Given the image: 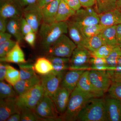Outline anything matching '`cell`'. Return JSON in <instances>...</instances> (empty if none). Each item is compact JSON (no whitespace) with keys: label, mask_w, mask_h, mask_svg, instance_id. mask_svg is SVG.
Returning a JSON list of instances; mask_svg holds the SVG:
<instances>
[{"label":"cell","mask_w":121,"mask_h":121,"mask_svg":"<svg viewBox=\"0 0 121 121\" xmlns=\"http://www.w3.org/2000/svg\"><path fill=\"white\" fill-rule=\"evenodd\" d=\"M95 97L76 87L71 94L66 111L60 117L62 121H77L80 111L90 99Z\"/></svg>","instance_id":"6da1fadb"},{"label":"cell","mask_w":121,"mask_h":121,"mask_svg":"<svg viewBox=\"0 0 121 121\" xmlns=\"http://www.w3.org/2000/svg\"><path fill=\"white\" fill-rule=\"evenodd\" d=\"M68 32L67 22H55L51 24L43 22L39 30L42 48L47 52L52 44L63 34Z\"/></svg>","instance_id":"7a4b0ae2"},{"label":"cell","mask_w":121,"mask_h":121,"mask_svg":"<svg viewBox=\"0 0 121 121\" xmlns=\"http://www.w3.org/2000/svg\"><path fill=\"white\" fill-rule=\"evenodd\" d=\"M77 121H107L105 99L101 97L90 99L79 114Z\"/></svg>","instance_id":"3957f363"},{"label":"cell","mask_w":121,"mask_h":121,"mask_svg":"<svg viewBox=\"0 0 121 121\" xmlns=\"http://www.w3.org/2000/svg\"><path fill=\"white\" fill-rule=\"evenodd\" d=\"M34 111L40 121H62L52 99L45 92Z\"/></svg>","instance_id":"277c9868"},{"label":"cell","mask_w":121,"mask_h":121,"mask_svg":"<svg viewBox=\"0 0 121 121\" xmlns=\"http://www.w3.org/2000/svg\"><path fill=\"white\" fill-rule=\"evenodd\" d=\"M77 46L65 34L62 35L50 47L48 55L70 58Z\"/></svg>","instance_id":"5b68a950"},{"label":"cell","mask_w":121,"mask_h":121,"mask_svg":"<svg viewBox=\"0 0 121 121\" xmlns=\"http://www.w3.org/2000/svg\"><path fill=\"white\" fill-rule=\"evenodd\" d=\"M91 52L82 46H77L70 58L69 70L90 69Z\"/></svg>","instance_id":"8992f818"},{"label":"cell","mask_w":121,"mask_h":121,"mask_svg":"<svg viewBox=\"0 0 121 121\" xmlns=\"http://www.w3.org/2000/svg\"><path fill=\"white\" fill-rule=\"evenodd\" d=\"M45 93L41 82L25 93L18 95L17 101L20 104L34 110Z\"/></svg>","instance_id":"52a82bcc"},{"label":"cell","mask_w":121,"mask_h":121,"mask_svg":"<svg viewBox=\"0 0 121 121\" xmlns=\"http://www.w3.org/2000/svg\"><path fill=\"white\" fill-rule=\"evenodd\" d=\"M23 7L17 0H0V17L5 19H21L23 16Z\"/></svg>","instance_id":"ba28073f"},{"label":"cell","mask_w":121,"mask_h":121,"mask_svg":"<svg viewBox=\"0 0 121 121\" xmlns=\"http://www.w3.org/2000/svg\"><path fill=\"white\" fill-rule=\"evenodd\" d=\"M89 76L95 87L104 94L107 92L112 82L111 76L107 71L90 69Z\"/></svg>","instance_id":"9c48e42d"},{"label":"cell","mask_w":121,"mask_h":121,"mask_svg":"<svg viewBox=\"0 0 121 121\" xmlns=\"http://www.w3.org/2000/svg\"><path fill=\"white\" fill-rule=\"evenodd\" d=\"M64 74L58 75L51 72L45 75L40 76L41 83L45 92L52 99L60 86Z\"/></svg>","instance_id":"30bf717a"},{"label":"cell","mask_w":121,"mask_h":121,"mask_svg":"<svg viewBox=\"0 0 121 121\" xmlns=\"http://www.w3.org/2000/svg\"><path fill=\"white\" fill-rule=\"evenodd\" d=\"M23 16L34 31L37 33L43 21L41 9L36 4L28 5L23 9Z\"/></svg>","instance_id":"8fae6325"},{"label":"cell","mask_w":121,"mask_h":121,"mask_svg":"<svg viewBox=\"0 0 121 121\" xmlns=\"http://www.w3.org/2000/svg\"><path fill=\"white\" fill-rule=\"evenodd\" d=\"M20 112L17 97L0 99V121H7L12 115Z\"/></svg>","instance_id":"7c38bea8"},{"label":"cell","mask_w":121,"mask_h":121,"mask_svg":"<svg viewBox=\"0 0 121 121\" xmlns=\"http://www.w3.org/2000/svg\"><path fill=\"white\" fill-rule=\"evenodd\" d=\"M71 20L83 28L91 25L99 24V18L98 14H91L86 9H78L72 17Z\"/></svg>","instance_id":"4fadbf2b"},{"label":"cell","mask_w":121,"mask_h":121,"mask_svg":"<svg viewBox=\"0 0 121 121\" xmlns=\"http://www.w3.org/2000/svg\"><path fill=\"white\" fill-rule=\"evenodd\" d=\"M85 70L80 69L69 70L64 74L60 86L72 92L77 87L81 76Z\"/></svg>","instance_id":"5bb4252c"},{"label":"cell","mask_w":121,"mask_h":121,"mask_svg":"<svg viewBox=\"0 0 121 121\" xmlns=\"http://www.w3.org/2000/svg\"><path fill=\"white\" fill-rule=\"evenodd\" d=\"M71 93L68 90L60 86L52 99L60 117L66 111Z\"/></svg>","instance_id":"9a60e30c"},{"label":"cell","mask_w":121,"mask_h":121,"mask_svg":"<svg viewBox=\"0 0 121 121\" xmlns=\"http://www.w3.org/2000/svg\"><path fill=\"white\" fill-rule=\"evenodd\" d=\"M105 101L107 121H120L121 102L110 97Z\"/></svg>","instance_id":"2e32d148"},{"label":"cell","mask_w":121,"mask_h":121,"mask_svg":"<svg viewBox=\"0 0 121 121\" xmlns=\"http://www.w3.org/2000/svg\"><path fill=\"white\" fill-rule=\"evenodd\" d=\"M68 26V32L69 36L77 46H83L87 38L84 35L82 28L72 21L66 22Z\"/></svg>","instance_id":"e0dca14e"},{"label":"cell","mask_w":121,"mask_h":121,"mask_svg":"<svg viewBox=\"0 0 121 121\" xmlns=\"http://www.w3.org/2000/svg\"><path fill=\"white\" fill-rule=\"evenodd\" d=\"M89 70H86L81 76L77 87L83 91L93 95L95 97H101L104 94L95 87L89 76Z\"/></svg>","instance_id":"ac0fdd59"},{"label":"cell","mask_w":121,"mask_h":121,"mask_svg":"<svg viewBox=\"0 0 121 121\" xmlns=\"http://www.w3.org/2000/svg\"><path fill=\"white\" fill-rule=\"evenodd\" d=\"M1 62L14 63L17 64L26 63L23 51L17 42L13 49L5 56L0 58Z\"/></svg>","instance_id":"d6986e66"},{"label":"cell","mask_w":121,"mask_h":121,"mask_svg":"<svg viewBox=\"0 0 121 121\" xmlns=\"http://www.w3.org/2000/svg\"><path fill=\"white\" fill-rule=\"evenodd\" d=\"M61 0H54L41 9L43 22L51 24L55 22L58 9Z\"/></svg>","instance_id":"ffe728a7"},{"label":"cell","mask_w":121,"mask_h":121,"mask_svg":"<svg viewBox=\"0 0 121 121\" xmlns=\"http://www.w3.org/2000/svg\"><path fill=\"white\" fill-rule=\"evenodd\" d=\"M99 24L107 27L121 23V12L116 9L99 15Z\"/></svg>","instance_id":"44dd1931"},{"label":"cell","mask_w":121,"mask_h":121,"mask_svg":"<svg viewBox=\"0 0 121 121\" xmlns=\"http://www.w3.org/2000/svg\"><path fill=\"white\" fill-rule=\"evenodd\" d=\"M41 82V78L36 74L28 79H20L13 86L18 95L22 94Z\"/></svg>","instance_id":"7402d4cb"},{"label":"cell","mask_w":121,"mask_h":121,"mask_svg":"<svg viewBox=\"0 0 121 121\" xmlns=\"http://www.w3.org/2000/svg\"><path fill=\"white\" fill-rule=\"evenodd\" d=\"M117 25L106 28L100 34L105 44L113 48L119 46L116 35Z\"/></svg>","instance_id":"603a6c76"},{"label":"cell","mask_w":121,"mask_h":121,"mask_svg":"<svg viewBox=\"0 0 121 121\" xmlns=\"http://www.w3.org/2000/svg\"><path fill=\"white\" fill-rule=\"evenodd\" d=\"M76 12L69 7L63 0H61L59 5L55 22H66L75 15Z\"/></svg>","instance_id":"cb8c5ba5"},{"label":"cell","mask_w":121,"mask_h":121,"mask_svg":"<svg viewBox=\"0 0 121 121\" xmlns=\"http://www.w3.org/2000/svg\"><path fill=\"white\" fill-rule=\"evenodd\" d=\"M20 19L17 18L8 19L7 28V31L13 36L19 43L23 39L21 30Z\"/></svg>","instance_id":"d4e9b609"},{"label":"cell","mask_w":121,"mask_h":121,"mask_svg":"<svg viewBox=\"0 0 121 121\" xmlns=\"http://www.w3.org/2000/svg\"><path fill=\"white\" fill-rule=\"evenodd\" d=\"M36 72L40 75L49 73L53 69V65L47 58L40 57L37 59L34 65Z\"/></svg>","instance_id":"484cf974"},{"label":"cell","mask_w":121,"mask_h":121,"mask_svg":"<svg viewBox=\"0 0 121 121\" xmlns=\"http://www.w3.org/2000/svg\"><path fill=\"white\" fill-rule=\"evenodd\" d=\"M121 57V48L119 45L113 48L110 54L106 59V65L109 68V70L107 71L111 76L113 74Z\"/></svg>","instance_id":"4316f807"},{"label":"cell","mask_w":121,"mask_h":121,"mask_svg":"<svg viewBox=\"0 0 121 121\" xmlns=\"http://www.w3.org/2000/svg\"><path fill=\"white\" fill-rule=\"evenodd\" d=\"M117 0H96L95 9L98 15L116 9Z\"/></svg>","instance_id":"83f0119b"},{"label":"cell","mask_w":121,"mask_h":121,"mask_svg":"<svg viewBox=\"0 0 121 121\" xmlns=\"http://www.w3.org/2000/svg\"><path fill=\"white\" fill-rule=\"evenodd\" d=\"M104 44H105L102 39L101 35L99 34L90 38H87L83 47L91 53L95 51Z\"/></svg>","instance_id":"f1b7e54d"},{"label":"cell","mask_w":121,"mask_h":121,"mask_svg":"<svg viewBox=\"0 0 121 121\" xmlns=\"http://www.w3.org/2000/svg\"><path fill=\"white\" fill-rule=\"evenodd\" d=\"M108 27L100 24H96L85 26L83 28L82 30L86 37L89 38L99 35Z\"/></svg>","instance_id":"f546056e"},{"label":"cell","mask_w":121,"mask_h":121,"mask_svg":"<svg viewBox=\"0 0 121 121\" xmlns=\"http://www.w3.org/2000/svg\"><path fill=\"white\" fill-rule=\"evenodd\" d=\"M5 80L8 83L13 86L17 82L20 80V71L8 64Z\"/></svg>","instance_id":"4dcf8cb0"},{"label":"cell","mask_w":121,"mask_h":121,"mask_svg":"<svg viewBox=\"0 0 121 121\" xmlns=\"http://www.w3.org/2000/svg\"><path fill=\"white\" fill-rule=\"evenodd\" d=\"M18 95L13 86L9 83H7L4 81L0 82V99L17 97Z\"/></svg>","instance_id":"1f68e13d"},{"label":"cell","mask_w":121,"mask_h":121,"mask_svg":"<svg viewBox=\"0 0 121 121\" xmlns=\"http://www.w3.org/2000/svg\"><path fill=\"white\" fill-rule=\"evenodd\" d=\"M18 65L20 68V79H28L36 74L34 65L26 63Z\"/></svg>","instance_id":"d6a6232c"},{"label":"cell","mask_w":121,"mask_h":121,"mask_svg":"<svg viewBox=\"0 0 121 121\" xmlns=\"http://www.w3.org/2000/svg\"><path fill=\"white\" fill-rule=\"evenodd\" d=\"M19 104L21 108V121H40V118L36 114L34 110Z\"/></svg>","instance_id":"836d02e7"},{"label":"cell","mask_w":121,"mask_h":121,"mask_svg":"<svg viewBox=\"0 0 121 121\" xmlns=\"http://www.w3.org/2000/svg\"><path fill=\"white\" fill-rule=\"evenodd\" d=\"M90 69L98 71L109 70L106 65V59L92 56L90 60Z\"/></svg>","instance_id":"e575fe53"},{"label":"cell","mask_w":121,"mask_h":121,"mask_svg":"<svg viewBox=\"0 0 121 121\" xmlns=\"http://www.w3.org/2000/svg\"><path fill=\"white\" fill-rule=\"evenodd\" d=\"M107 92L110 97L121 102V82H112Z\"/></svg>","instance_id":"d590c367"},{"label":"cell","mask_w":121,"mask_h":121,"mask_svg":"<svg viewBox=\"0 0 121 121\" xmlns=\"http://www.w3.org/2000/svg\"><path fill=\"white\" fill-rule=\"evenodd\" d=\"M112 49V48L104 44L95 51L91 53V56L106 59L110 54Z\"/></svg>","instance_id":"8d00e7d4"},{"label":"cell","mask_w":121,"mask_h":121,"mask_svg":"<svg viewBox=\"0 0 121 121\" xmlns=\"http://www.w3.org/2000/svg\"><path fill=\"white\" fill-rule=\"evenodd\" d=\"M17 43V41L10 39L0 44V57L2 58L5 56L14 47Z\"/></svg>","instance_id":"74e56055"},{"label":"cell","mask_w":121,"mask_h":121,"mask_svg":"<svg viewBox=\"0 0 121 121\" xmlns=\"http://www.w3.org/2000/svg\"><path fill=\"white\" fill-rule=\"evenodd\" d=\"M52 65L70 64V58H63L59 56L48 55L47 57Z\"/></svg>","instance_id":"f35d334b"},{"label":"cell","mask_w":121,"mask_h":121,"mask_svg":"<svg viewBox=\"0 0 121 121\" xmlns=\"http://www.w3.org/2000/svg\"><path fill=\"white\" fill-rule=\"evenodd\" d=\"M20 27L21 33L23 36L30 32H34L31 26L28 23L24 17H22L20 19Z\"/></svg>","instance_id":"ab89813d"},{"label":"cell","mask_w":121,"mask_h":121,"mask_svg":"<svg viewBox=\"0 0 121 121\" xmlns=\"http://www.w3.org/2000/svg\"><path fill=\"white\" fill-rule=\"evenodd\" d=\"M112 82H121V57L111 76Z\"/></svg>","instance_id":"60d3db41"},{"label":"cell","mask_w":121,"mask_h":121,"mask_svg":"<svg viewBox=\"0 0 121 121\" xmlns=\"http://www.w3.org/2000/svg\"><path fill=\"white\" fill-rule=\"evenodd\" d=\"M34 32H30L24 36L23 39L31 47H33L35 46V42L36 39V35Z\"/></svg>","instance_id":"b9f144b4"},{"label":"cell","mask_w":121,"mask_h":121,"mask_svg":"<svg viewBox=\"0 0 121 121\" xmlns=\"http://www.w3.org/2000/svg\"><path fill=\"white\" fill-rule=\"evenodd\" d=\"M71 9L76 11L80 9L82 7V5L79 0H63Z\"/></svg>","instance_id":"7bdbcfd3"},{"label":"cell","mask_w":121,"mask_h":121,"mask_svg":"<svg viewBox=\"0 0 121 121\" xmlns=\"http://www.w3.org/2000/svg\"><path fill=\"white\" fill-rule=\"evenodd\" d=\"M8 64L1 62L0 64V81H3L5 80V77L7 72Z\"/></svg>","instance_id":"ee69618b"},{"label":"cell","mask_w":121,"mask_h":121,"mask_svg":"<svg viewBox=\"0 0 121 121\" xmlns=\"http://www.w3.org/2000/svg\"><path fill=\"white\" fill-rule=\"evenodd\" d=\"M12 36L9 33L0 32V44L11 39Z\"/></svg>","instance_id":"f6af8a7d"},{"label":"cell","mask_w":121,"mask_h":121,"mask_svg":"<svg viewBox=\"0 0 121 121\" xmlns=\"http://www.w3.org/2000/svg\"><path fill=\"white\" fill-rule=\"evenodd\" d=\"M8 19L0 17V32H5L7 31Z\"/></svg>","instance_id":"bcb514c9"},{"label":"cell","mask_w":121,"mask_h":121,"mask_svg":"<svg viewBox=\"0 0 121 121\" xmlns=\"http://www.w3.org/2000/svg\"><path fill=\"white\" fill-rule=\"evenodd\" d=\"M82 6L84 8L93 7L95 5L96 0H79Z\"/></svg>","instance_id":"7dc6e473"},{"label":"cell","mask_w":121,"mask_h":121,"mask_svg":"<svg viewBox=\"0 0 121 121\" xmlns=\"http://www.w3.org/2000/svg\"><path fill=\"white\" fill-rule=\"evenodd\" d=\"M22 7L35 4L37 3V0H17Z\"/></svg>","instance_id":"c3c4849f"},{"label":"cell","mask_w":121,"mask_h":121,"mask_svg":"<svg viewBox=\"0 0 121 121\" xmlns=\"http://www.w3.org/2000/svg\"><path fill=\"white\" fill-rule=\"evenodd\" d=\"M21 115L20 113H16L12 115L7 119V121H21Z\"/></svg>","instance_id":"681fc988"},{"label":"cell","mask_w":121,"mask_h":121,"mask_svg":"<svg viewBox=\"0 0 121 121\" xmlns=\"http://www.w3.org/2000/svg\"><path fill=\"white\" fill-rule=\"evenodd\" d=\"M116 35L117 40L119 45L121 44V23L117 25Z\"/></svg>","instance_id":"f907efd6"},{"label":"cell","mask_w":121,"mask_h":121,"mask_svg":"<svg viewBox=\"0 0 121 121\" xmlns=\"http://www.w3.org/2000/svg\"><path fill=\"white\" fill-rule=\"evenodd\" d=\"M54 0H37L36 4L41 9L45 5Z\"/></svg>","instance_id":"816d5d0a"},{"label":"cell","mask_w":121,"mask_h":121,"mask_svg":"<svg viewBox=\"0 0 121 121\" xmlns=\"http://www.w3.org/2000/svg\"><path fill=\"white\" fill-rule=\"evenodd\" d=\"M116 9L121 12V0H117Z\"/></svg>","instance_id":"f5cc1de1"},{"label":"cell","mask_w":121,"mask_h":121,"mask_svg":"<svg viewBox=\"0 0 121 121\" xmlns=\"http://www.w3.org/2000/svg\"><path fill=\"white\" fill-rule=\"evenodd\" d=\"M120 121H121V119H120Z\"/></svg>","instance_id":"db71d44e"},{"label":"cell","mask_w":121,"mask_h":121,"mask_svg":"<svg viewBox=\"0 0 121 121\" xmlns=\"http://www.w3.org/2000/svg\"><path fill=\"white\" fill-rule=\"evenodd\" d=\"M119 46H120V47H121V45H119Z\"/></svg>","instance_id":"11a10c76"}]
</instances>
